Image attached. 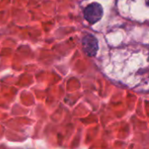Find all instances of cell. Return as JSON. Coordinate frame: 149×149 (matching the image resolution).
I'll use <instances>...</instances> for the list:
<instances>
[{
  "mask_svg": "<svg viewBox=\"0 0 149 149\" xmlns=\"http://www.w3.org/2000/svg\"><path fill=\"white\" fill-rule=\"evenodd\" d=\"M103 8L98 3H92L84 10V17L90 24H95L101 19Z\"/></svg>",
  "mask_w": 149,
  "mask_h": 149,
  "instance_id": "cell-1",
  "label": "cell"
},
{
  "mask_svg": "<svg viewBox=\"0 0 149 149\" xmlns=\"http://www.w3.org/2000/svg\"><path fill=\"white\" fill-rule=\"evenodd\" d=\"M82 45L85 52L89 57H93L97 54L99 51V42L98 39L91 34L86 35L82 39Z\"/></svg>",
  "mask_w": 149,
  "mask_h": 149,
  "instance_id": "cell-2",
  "label": "cell"
}]
</instances>
